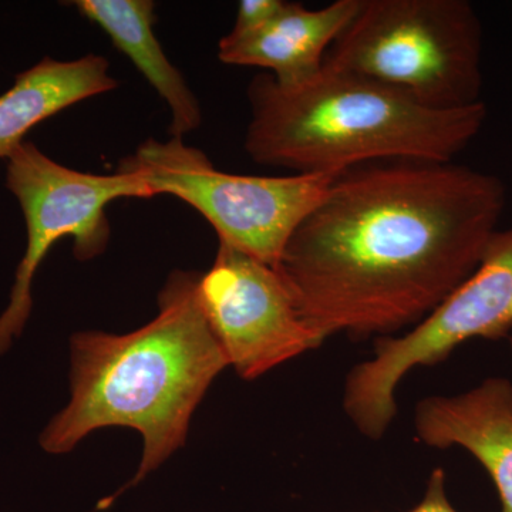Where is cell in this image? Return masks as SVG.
Listing matches in <instances>:
<instances>
[{"mask_svg":"<svg viewBox=\"0 0 512 512\" xmlns=\"http://www.w3.org/2000/svg\"><path fill=\"white\" fill-rule=\"evenodd\" d=\"M284 5V0H242L238 5L234 26L228 35L238 37L255 32L274 19Z\"/></svg>","mask_w":512,"mask_h":512,"instance_id":"13","label":"cell"},{"mask_svg":"<svg viewBox=\"0 0 512 512\" xmlns=\"http://www.w3.org/2000/svg\"><path fill=\"white\" fill-rule=\"evenodd\" d=\"M248 100V156L296 174L342 175L389 161L453 163L487 117L483 101L429 109L326 66L296 84L259 74L249 84Z\"/></svg>","mask_w":512,"mask_h":512,"instance_id":"3","label":"cell"},{"mask_svg":"<svg viewBox=\"0 0 512 512\" xmlns=\"http://www.w3.org/2000/svg\"><path fill=\"white\" fill-rule=\"evenodd\" d=\"M410 512H458L448 501L446 473L441 468L433 471L423 501Z\"/></svg>","mask_w":512,"mask_h":512,"instance_id":"14","label":"cell"},{"mask_svg":"<svg viewBox=\"0 0 512 512\" xmlns=\"http://www.w3.org/2000/svg\"><path fill=\"white\" fill-rule=\"evenodd\" d=\"M512 231L498 234L483 264L402 338L377 339L375 356L350 370L343 409L360 433L380 440L397 413V386L417 366L446 359L468 339H497L512 328Z\"/></svg>","mask_w":512,"mask_h":512,"instance_id":"6","label":"cell"},{"mask_svg":"<svg viewBox=\"0 0 512 512\" xmlns=\"http://www.w3.org/2000/svg\"><path fill=\"white\" fill-rule=\"evenodd\" d=\"M200 274L174 271L158 315L127 335L72 338V399L40 437L47 453L72 451L94 430L140 431L144 453L130 485L183 446L192 413L228 365L198 293Z\"/></svg>","mask_w":512,"mask_h":512,"instance_id":"2","label":"cell"},{"mask_svg":"<svg viewBox=\"0 0 512 512\" xmlns=\"http://www.w3.org/2000/svg\"><path fill=\"white\" fill-rule=\"evenodd\" d=\"M151 198L173 195L210 222L221 244L275 266L295 229L325 197L339 175L256 177L224 173L183 138H150L124 158Z\"/></svg>","mask_w":512,"mask_h":512,"instance_id":"5","label":"cell"},{"mask_svg":"<svg viewBox=\"0 0 512 512\" xmlns=\"http://www.w3.org/2000/svg\"><path fill=\"white\" fill-rule=\"evenodd\" d=\"M323 66L448 110L481 103L483 28L466 0H359Z\"/></svg>","mask_w":512,"mask_h":512,"instance_id":"4","label":"cell"},{"mask_svg":"<svg viewBox=\"0 0 512 512\" xmlns=\"http://www.w3.org/2000/svg\"><path fill=\"white\" fill-rule=\"evenodd\" d=\"M510 348H511V352H512V338L510 340Z\"/></svg>","mask_w":512,"mask_h":512,"instance_id":"16","label":"cell"},{"mask_svg":"<svg viewBox=\"0 0 512 512\" xmlns=\"http://www.w3.org/2000/svg\"><path fill=\"white\" fill-rule=\"evenodd\" d=\"M106 57L86 55L76 60H40L16 76L0 96V158L12 156L36 126L60 111L116 89Z\"/></svg>","mask_w":512,"mask_h":512,"instance_id":"12","label":"cell"},{"mask_svg":"<svg viewBox=\"0 0 512 512\" xmlns=\"http://www.w3.org/2000/svg\"><path fill=\"white\" fill-rule=\"evenodd\" d=\"M198 293L228 365L244 379L319 348L325 338L303 319L275 266L221 244Z\"/></svg>","mask_w":512,"mask_h":512,"instance_id":"8","label":"cell"},{"mask_svg":"<svg viewBox=\"0 0 512 512\" xmlns=\"http://www.w3.org/2000/svg\"><path fill=\"white\" fill-rule=\"evenodd\" d=\"M508 319H510V322L512 323V301H511L510 309H508Z\"/></svg>","mask_w":512,"mask_h":512,"instance_id":"15","label":"cell"},{"mask_svg":"<svg viewBox=\"0 0 512 512\" xmlns=\"http://www.w3.org/2000/svg\"><path fill=\"white\" fill-rule=\"evenodd\" d=\"M357 8L359 0H336L320 9L285 2L281 12L255 32L222 37L218 59L231 66L261 67L278 83L305 82L322 70L329 47Z\"/></svg>","mask_w":512,"mask_h":512,"instance_id":"10","label":"cell"},{"mask_svg":"<svg viewBox=\"0 0 512 512\" xmlns=\"http://www.w3.org/2000/svg\"><path fill=\"white\" fill-rule=\"evenodd\" d=\"M416 433L430 447H461L493 478L501 512H512V383L490 377L456 396L427 397L416 410Z\"/></svg>","mask_w":512,"mask_h":512,"instance_id":"9","label":"cell"},{"mask_svg":"<svg viewBox=\"0 0 512 512\" xmlns=\"http://www.w3.org/2000/svg\"><path fill=\"white\" fill-rule=\"evenodd\" d=\"M74 8L103 29L113 45L133 62L170 109L171 137L197 130L202 113L180 70L165 55L154 33L156 3L151 0H76Z\"/></svg>","mask_w":512,"mask_h":512,"instance_id":"11","label":"cell"},{"mask_svg":"<svg viewBox=\"0 0 512 512\" xmlns=\"http://www.w3.org/2000/svg\"><path fill=\"white\" fill-rule=\"evenodd\" d=\"M505 202L500 178L454 163L365 165L333 181L276 269L323 338L389 335L477 271Z\"/></svg>","mask_w":512,"mask_h":512,"instance_id":"1","label":"cell"},{"mask_svg":"<svg viewBox=\"0 0 512 512\" xmlns=\"http://www.w3.org/2000/svg\"><path fill=\"white\" fill-rule=\"evenodd\" d=\"M6 185L25 215L28 245L16 271L8 308L0 315V355L25 329L32 312L33 279L56 242L72 237L79 261L96 258L109 244L106 210L111 202L151 200L146 185L133 173L73 170L56 163L29 141L8 158Z\"/></svg>","mask_w":512,"mask_h":512,"instance_id":"7","label":"cell"}]
</instances>
